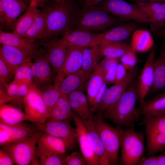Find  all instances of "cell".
Segmentation results:
<instances>
[{
	"label": "cell",
	"mask_w": 165,
	"mask_h": 165,
	"mask_svg": "<svg viewBox=\"0 0 165 165\" xmlns=\"http://www.w3.org/2000/svg\"><path fill=\"white\" fill-rule=\"evenodd\" d=\"M128 72V71L121 63H118L116 69L115 83L120 82L124 79Z\"/></svg>",
	"instance_id": "obj_48"
},
{
	"label": "cell",
	"mask_w": 165,
	"mask_h": 165,
	"mask_svg": "<svg viewBox=\"0 0 165 165\" xmlns=\"http://www.w3.org/2000/svg\"><path fill=\"white\" fill-rule=\"evenodd\" d=\"M84 48L69 47L68 54L61 69L57 73L54 85H57L63 79L68 75L81 71Z\"/></svg>",
	"instance_id": "obj_16"
},
{
	"label": "cell",
	"mask_w": 165,
	"mask_h": 165,
	"mask_svg": "<svg viewBox=\"0 0 165 165\" xmlns=\"http://www.w3.org/2000/svg\"><path fill=\"white\" fill-rule=\"evenodd\" d=\"M82 12L76 21L77 28L92 31L105 30L118 25L123 20L108 13L102 8L89 7Z\"/></svg>",
	"instance_id": "obj_6"
},
{
	"label": "cell",
	"mask_w": 165,
	"mask_h": 165,
	"mask_svg": "<svg viewBox=\"0 0 165 165\" xmlns=\"http://www.w3.org/2000/svg\"><path fill=\"white\" fill-rule=\"evenodd\" d=\"M164 4H165V1L164 2Z\"/></svg>",
	"instance_id": "obj_60"
},
{
	"label": "cell",
	"mask_w": 165,
	"mask_h": 165,
	"mask_svg": "<svg viewBox=\"0 0 165 165\" xmlns=\"http://www.w3.org/2000/svg\"><path fill=\"white\" fill-rule=\"evenodd\" d=\"M46 28V14L44 10L38 14L29 28L22 36L33 42L37 40L43 39Z\"/></svg>",
	"instance_id": "obj_35"
},
{
	"label": "cell",
	"mask_w": 165,
	"mask_h": 165,
	"mask_svg": "<svg viewBox=\"0 0 165 165\" xmlns=\"http://www.w3.org/2000/svg\"><path fill=\"white\" fill-rule=\"evenodd\" d=\"M56 3H60L66 1L65 0H54Z\"/></svg>",
	"instance_id": "obj_58"
},
{
	"label": "cell",
	"mask_w": 165,
	"mask_h": 165,
	"mask_svg": "<svg viewBox=\"0 0 165 165\" xmlns=\"http://www.w3.org/2000/svg\"><path fill=\"white\" fill-rule=\"evenodd\" d=\"M15 163L12 157L5 150L0 149V165H13Z\"/></svg>",
	"instance_id": "obj_50"
},
{
	"label": "cell",
	"mask_w": 165,
	"mask_h": 165,
	"mask_svg": "<svg viewBox=\"0 0 165 165\" xmlns=\"http://www.w3.org/2000/svg\"><path fill=\"white\" fill-rule=\"evenodd\" d=\"M5 9L6 17V26L12 27L18 16L28 8L24 0H2Z\"/></svg>",
	"instance_id": "obj_34"
},
{
	"label": "cell",
	"mask_w": 165,
	"mask_h": 165,
	"mask_svg": "<svg viewBox=\"0 0 165 165\" xmlns=\"http://www.w3.org/2000/svg\"><path fill=\"white\" fill-rule=\"evenodd\" d=\"M40 133L37 141L41 149L55 154L62 155L65 152V145L61 139L47 133Z\"/></svg>",
	"instance_id": "obj_30"
},
{
	"label": "cell",
	"mask_w": 165,
	"mask_h": 165,
	"mask_svg": "<svg viewBox=\"0 0 165 165\" xmlns=\"http://www.w3.org/2000/svg\"><path fill=\"white\" fill-rule=\"evenodd\" d=\"M154 81L149 92L154 93L165 90V48L161 50L153 64Z\"/></svg>",
	"instance_id": "obj_26"
},
{
	"label": "cell",
	"mask_w": 165,
	"mask_h": 165,
	"mask_svg": "<svg viewBox=\"0 0 165 165\" xmlns=\"http://www.w3.org/2000/svg\"><path fill=\"white\" fill-rule=\"evenodd\" d=\"M47 0H31L30 5L37 8L43 7Z\"/></svg>",
	"instance_id": "obj_55"
},
{
	"label": "cell",
	"mask_w": 165,
	"mask_h": 165,
	"mask_svg": "<svg viewBox=\"0 0 165 165\" xmlns=\"http://www.w3.org/2000/svg\"><path fill=\"white\" fill-rule=\"evenodd\" d=\"M0 105L11 101V99L7 94L2 89H0Z\"/></svg>",
	"instance_id": "obj_54"
},
{
	"label": "cell",
	"mask_w": 165,
	"mask_h": 165,
	"mask_svg": "<svg viewBox=\"0 0 165 165\" xmlns=\"http://www.w3.org/2000/svg\"><path fill=\"white\" fill-rule=\"evenodd\" d=\"M65 165H89L83 155L79 152H74L64 158Z\"/></svg>",
	"instance_id": "obj_42"
},
{
	"label": "cell",
	"mask_w": 165,
	"mask_h": 165,
	"mask_svg": "<svg viewBox=\"0 0 165 165\" xmlns=\"http://www.w3.org/2000/svg\"><path fill=\"white\" fill-rule=\"evenodd\" d=\"M31 84L19 83L17 93V102H20L23 105L24 98L28 93Z\"/></svg>",
	"instance_id": "obj_49"
},
{
	"label": "cell",
	"mask_w": 165,
	"mask_h": 165,
	"mask_svg": "<svg viewBox=\"0 0 165 165\" xmlns=\"http://www.w3.org/2000/svg\"><path fill=\"white\" fill-rule=\"evenodd\" d=\"M158 156L148 157H142L136 163V165H158Z\"/></svg>",
	"instance_id": "obj_51"
},
{
	"label": "cell",
	"mask_w": 165,
	"mask_h": 165,
	"mask_svg": "<svg viewBox=\"0 0 165 165\" xmlns=\"http://www.w3.org/2000/svg\"><path fill=\"white\" fill-rule=\"evenodd\" d=\"M61 155L43 151L38 147L35 151V156L38 159L39 165H65L64 158Z\"/></svg>",
	"instance_id": "obj_38"
},
{
	"label": "cell",
	"mask_w": 165,
	"mask_h": 165,
	"mask_svg": "<svg viewBox=\"0 0 165 165\" xmlns=\"http://www.w3.org/2000/svg\"><path fill=\"white\" fill-rule=\"evenodd\" d=\"M32 58L31 68L33 75V83L38 87L47 84L52 76L51 65L43 52L36 50Z\"/></svg>",
	"instance_id": "obj_15"
},
{
	"label": "cell",
	"mask_w": 165,
	"mask_h": 165,
	"mask_svg": "<svg viewBox=\"0 0 165 165\" xmlns=\"http://www.w3.org/2000/svg\"><path fill=\"white\" fill-rule=\"evenodd\" d=\"M87 81L81 71L68 75L63 79L56 86L59 89L62 95L67 96L75 91L82 92L84 84Z\"/></svg>",
	"instance_id": "obj_25"
},
{
	"label": "cell",
	"mask_w": 165,
	"mask_h": 165,
	"mask_svg": "<svg viewBox=\"0 0 165 165\" xmlns=\"http://www.w3.org/2000/svg\"><path fill=\"white\" fill-rule=\"evenodd\" d=\"M0 43L1 45L12 46L33 56L37 50L33 42L13 32L0 31Z\"/></svg>",
	"instance_id": "obj_22"
},
{
	"label": "cell",
	"mask_w": 165,
	"mask_h": 165,
	"mask_svg": "<svg viewBox=\"0 0 165 165\" xmlns=\"http://www.w3.org/2000/svg\"><path fill=\"white\" fill-rule=\"evenodd\" d=\"M61 38L68 47L81 48L98 46L102 42L98 33L79 28L67 31Z\"/></svg>",
	"instance_id": "obj_12"
},
{
	"label": "cell",
	"mask_w": 165,
	"mask_h": 165,
	"mask_svg": "<svg viewBox=\"0 0 165 165\" xmlns=\"http://www.w3.org/2000/svg\"><path fill=\"white\" fill-rule=\"evenodd\" d=\"M68 102L72 111L75 112L82 120L88 119L92 116L90 117L88 116L82 108L77 101L68 99Z\"/></svg>",
	"instance_id": "obj_45"
},
{
	"label": "cell",
	"mask_w": 165,
	"mask_h": 165,
	"mask_svg": "<svg viewBox=\"0 0 165 165\" xmlns=\"http://www.w3.org/2000/svg\"><path fill=\"white\" fill-rule=\"evenodd\" d=\"M44 86L43 90L41 91L42 97L50 112L57 103L62 94L58 87L54 85Z\"/></svg>",
	"instance_id": "obj_39"
},
{
	"label": "cell",
	"mask_w": 165,
	"mask_h": 165,
	"mask_svg": "<svg viewBox=\"0 0 165 165\" xmlns=\"http://www.w3.org/2000/svg\"><path fill=\"white\" fill-rule=\"evenodd\" d=\"M137 73V70L135 67L128 71L127 76L123 81L115 83L107 89L98 109L100 113H103L119 100L135 80Z\"/></svg>",
	"instance_id": "obj_13"
},
{
	"label": "cell",
	"mask_w": 165,
	"mask_h": 165,
	"mask_svg": "<svg viewBox=\"0 0 165 165\" xmlns=\"http://www.w3.org/2000/svg\"><path fill=\"white\" fill-rule=\"evenodd\" d=\"M0 21L1 24L6 25V14L2 0H0Z\"/></svg>",
	"instance_id": "obj_53"
},
{
	"label": "cell",
	"mask_w": 165,
	"mask_h": 165,
	"mask_svg": "<svg viewBox=\"0 0 165 165\" xmlns=\"http://www.w3.org/2000/svg\"><path fill=\"white\" fill-rule=\"evenodd\" d=\"M73 120L75 124L77 132L78 141L81 153L89 165H100L98 160L89 144L83 121L75 113H74Z\"/></svg>",
	"instance_id": "obj_20"
},
{
	"label": "cell",
	"mask_w": 165,
	"mask_h": 165,
	"mask_svg": "<svg viewBox=\"0 0 165 165\" xmlns=\"http://www.w3.org/2000/svg\"><path fill=\"white\" fill-rule=\"evenodd\" d=\"M32 56L20 50L9 46L1 45L0 46V58L5 62L13 74L16 69Z\"/></svg>",
	"instance_id": "obj_21"
},
{
	"label": "cell",
	"mask_w": 165,
	"mask_h": 165,
	"mask_svg": "<svg viewBox=\"0 0 165 165\" xmlns=\"http://www.w3.org/2000/svg\"><path fill=\"white\" fill-rule=\"evenodd\" d=\"M135 4L147 16L150 23L156 28H163L165 21V5L164 2L135 0Z\"/></svg>",
	"instance_id": "obj_17"
},
{
	"label": "cell",
	"mask_w": 165,
	"mask_h": 165,
	"mask_svg": "<svg viewBox=\"0 0 165 165\" xmlns=\"http://www.w3.org/2000/svg\"><path fill=\"white\" fill-rule=\"evenodd\" d=\"M16 141L5 130L0 128V145L2 146Z\"/></svg>",
	"instance_id": "obj_52"
},
{
	"label": "cell",
	"mask_w": 165,
	"mask_h": 165,
	"mask_svg": "<svg viewBox=\"0 0 165 165\" xmlns=\"http://www.w3.org/2000/svg\"><path fill=\"white\" fill-rule=\"evenodd\" d=\"M139 23L130 21L119 24L98 33L103 41L120 42L128 39L139 26Z\"/></svg>",
	"instance_id": "obj_19"
},
{
	"label": "cell",
	"mask_w": 165,
	"mask_h": 165,
	"mask_svg": "<svg viewBox=\"0 0 165 165\" xmlns=\"http://www.w3.org/2000/svg\"><path fill=\"white\" fill-rule=\"evenodd\" d=\"M82 120L89 144L98 160L100 165H109L105 148L95 128L92 116L88 119Z\"/></svg>",
	"instance_id": "obj_18"
},
{
	"label": "cell",
	"mask_w": 165,
	"mask_h": 165,
	"mask_svg": "<svg viewBox=\"0 0 165 165\" xmlns=\"http://www.w3.org/2000/svg\"><path fill=\"white\" fill-rule=\"evenodd\" d=\"M32 58H30L21 64L13 74L14 80L19 83H33L34 78L31 68Z\"/></svg>",
	"instance_id": "obj_37"
},
{
	"label": "cell",
	"mask_w": 165,
	"mask_h": 165,
	"mask_svg": "<svg viewBox=\"0 0 165 165\" xmlns=\"http://www.w3.org/2000/svg\"><path fill=\"white\" fill-rule=\"evenodd\" d=\"M118 63L112 59L104 61L101 64L104 82L107 84L115 83L116 67Z\"/></svg>",
	"instance_id": "obj_40"
},
{
	"label": "cell",
	"mask_w": 165,
	"mask_h": 165,
	"mask_svg": "<svg viewBox=\"0 0 165 165\" xmlns=\"http://www.w3.org/2000/svg\"><path fill=\"white\" fill-rule=\"evenodd\" d=\"M120 163L135 165L143 156L145 150L144 134L134 129H123L121 143Z\"/></svg>",
	"instance_id": "obj_5"
},
{
	"label": "cell",
	"mask_w": 165,
	"mask_h": 165,
	"mask_svg": "<svg viewBox=\"0 0 165 165\" xmlns=\"http://www.w3.org/2000/svg\"><path fill=\"white\" fill-rule=\"evenodd\" d=\"M38 130L57 137L64 143L67 149L72 150L78 141L76 129L69 122L49 121L42 124H36Z\"/></svg>",
	"instance_id": "obj_10"
},
{
	"label": "cell",
	"mask_w": 165,
	"mask_h": 165,
	"mask_svg": "<svg viewBox=\"0 0 165 165\" xmlns=\"http://www.w3.org/2000/svg\"><path fill=\"white\" fill-rule=\"evenodd\" d=\"M67 97L68 99L77 101L88 116L90 117L92 116L87 97L82 92L80 91H75L68 94Z\"/></svg>",
	"instance_id": "obj_41"
},
{
	"label": "cell",
	"mask_w": 165,
	"mask_h": 165,
	"mask_svg": "<svg viewBox=\"0 0 165 165\" xmlns=\"http://www.w3.org/2000/svg\"><path fill=\"white\" fill-rule=\"evenodd\" d=\"M135 80L119 100L101 114L103 118L109 119L116 126L134 129L141 115L136 107L138 97L137 83Z\"/></svg>",
	"instance_id": "obj_1"
},
{
	"label": "cell",
	"mask_w": 165,
	"mask_h": 165,
	"mask_svg": "<svg viewBox=\"0 0 165 165\" xmlns=\"http://www.w3.org/2000/svg\"><path fill=\"white\" fill-rule=\"evenodd\" d=\"M146 153L154 156L165 148V113L143 116Z\"/></svg>",
	"instance_id": "obj_4"
},
{
	"label": "cell",
	"mask_w": 165,
	"mask_h": 165,
	"mask_svg": "<svg viewBox=\"0 0 165 165\" xmlns=\"http://www.w3.org/2000/svg\"><path fill=\"white\" fill-rule=\"evenodd\" d=\"M147 1L164 2L165 0H141Z\"/></svg>",
	"instance_id": "obj_57"
},
{
	"label": "cell",
	"mask_w": 165,
	"mask_h": 165,
	"mask_svg": "<svg viewBox=\"0 0 165 165\" xmlns=\"http://www.w3.org/2000/svg\"><path fill=\"white\" fill-rule=\"evenodd\" d=\"M98 48L101 57L115 59L129 51H135L130 44L123 41H104L98 46Z\"/></svg>",
	"instance_id": "obj_23"
},
{
	"label": "cell",
	"mask_w": 165,
	"mask_h": 165,
	"mask_svg": "<svg viewBox=\"0 0 165 165\" xmlns=\"http://www.w3.org/2000/svg\"><path fill=\"white\" fill-rule=\"evenodd\" d=\"M131 45L136 51L147 52L153 47L154 42L150 32L144 29H137L131 35Z\"/></svg>",
	"instance_id": "obj_31"
},
{
	"label": "cell",
	"mask_w": 165,
	"mask_h": 165,
	"mask_svg": "<svg viewBox=\"0 0 165 165\" xmlns=\"http://www.w3.org/2000/svg\"></svg>",
	"instance_id": "obj_61"
},
{
	"label": "cell",
	"mask_w": 165,
	"mask_h": 165,
	"mask_svg": "<svg viewBox=\"0 0 165 165\" xmlns=\"http://www.w3.org/2000/svg\"><path fill=\"white\" fill-rule=\"evenodd\" d=\"M113 16L123 20H132L139 23H148L147 16L136 4L124 0H106L102 8Z\"/></svg>",
	"instance_id": "obj_9"
},
{
	"label": "cell",
	"mask_w": 165,
	"mask_h": 165,
	"mask_svg": "<svg viewBox=\"0 0 165 165\" xmlns=\"http://www.w3.org/2000/svg\"><path fill=\"white\" fill-rule=\"evenodd\" d=\"M19 85V83L13 80L5 87L6 92L10 97L11 101L17 102V93Z\"/></svg>",
	"instance_id": "obj_47"
},
{
	"label": "cell",
	"mask_w": 165,
	"mask_h": 165,
	"mask_svg": "<svg viewBox=\"0 0 165 165\" xmlns=\"http://www.w3.org/2000/svg\"><path fill=\"white\" fill-rule=\"evenodd\" d=\"M135 51H129L120 57L121 63L128 71L135 68L137 63Z\"/></svg>",
	"instance_id": "obj_43"
},
{
	"label": "cell",
	"mask_w": 165,
	"mask_h": 165,
	"mask_svg": "<svg viewBox=\"0 0 165 165\" xmlns=\"http://www.w3.org/2000/svg\"><path fill=\"white\" fill-rule=\"evenodd\" d=\"M23 105L30 121L35 125L45 123L49 117L50 111L43 101L41 90L34 83L24 98Z\"/></svg>",
	"instance_id": "obj_8"
},
{
	"label": "cell",
	"mask_w": 165,
	"mask_h": 165,
	"mask_svg": "<svg viewBox=\"0 0 165 165\" xmlns=\"http://www.w3.org/2000/svg\"><path fill=\"white\" fill-rule=\"evenodd\" d=\"M46 28L43 39L46 40L71 30L72 11L71 6L66 1L47 7Z\"/></svg>",
	"instance_id": "obj_2"
},
{
	"label": "cell",
	"mask_w": 165,
	"mask_h": 165,
	"mask_svg": "<svg viewBox=\"0 0 165 165\" xmlns=\"http://www.w3.org/2000/svg\"><path fill=\"white\" fill-rule=\"evenodd\" d=\"M0 128L6 131L16 141L24 139L32 136L38 132L36 129L22 123L8 125L0 123Z\"/></svg>",
	"instance_id": "obj_36"
},
{
	"label": "cell",
	"mask_w": 165,
	"mask_h": 165,
	"mask_svg": "<svg viewBox=\"0 0 165 165\" xmlns=\"http://www.w3.org/2000/svg\"><path fill=\"white\" fill-rule=\"evenodd\" d=\"M96 130L104 146L110 165H116L118 162L123 129L122 127H112L103 119L101 113L93 119Z\"/></svg>",
	"instance_id": "obj_3"
},
{
	"label": "cell",
	"mask_w": 165,
	"mask_h": 165,
	"mask_svg": "<svg viewBox=\"0 0 165 165\" xmlns=\"http://www.w3.org/2000/svg\"><path fill=\"white\" fill-rule=\"evenodd\" d=\"M104 82L102 69L98 64L87 81V97L90 109Z\"/></svg>",
	"instance_id": "obj_33"
},
{
	"label": "cell",
	"mask_w": 165,
	"mask_h": 165,
	"mask_svg": "<svg viewBox=\"0 0 165 165\" xmlns=\"http://www.w3.org/2000/svg\"><path fill=\"white\" fill-rule=\"evenodd\" d=\"M40 13L37 8L30 5L23 14L14 22L11 28L12 32L23 36Z\"/></svg>",
	"instance_id": "obj_29"
},
{
	"label": "cell",
	"mask_w": 165,
	"mask_h": 165,
	"mask_svg": "<svg viewBox=\"0 0 165 165\" xmlns=\"http://www.w3.org/2000/svg\"><path fill=\"white\" fill-rule=\"evenodd\" d=\"M47 40L41 49L57 73L61 69L68 54L69 47L63 40L54 36Z\"/></svg>",
	"instance_id": "obj_11"
},
{
	"label": "cell",
	"mask_w": 165,
	"mask_h": 165,
	"mask_svg": "<svg viewBox=\"0 0 165 165\" xmlns=\"http://www.w3.org/2000/svg\"><path fill=\"white\" fill-rule=\"evenodd\" d=\"M156 48L153 49L149 54L142 70L137 84L138 100L140 104L145 101L154 81L153 64Z\"/></svg>",
	"instance_id": "obj_14"
},
{
	"label": "cell",
	"mask_w": 165,
	"mask_h": 165,
	"mask_svg": "<svg viewBox=\"0 0 165 165\" xmlns=\"http://www.w3.org/2000/svg\"><path fill=\"white\" fill-rule=\"evenodd\" d=\"M101 57L98 46L84 49L81 71L87 80L98 66V61Z\"/></svg>",
	"instance_id": "obj_32"
},
{
	"label": "cell",
	"mask_w": 165,
	"mask_h": 165,
	"mask_svg": "<svg viewBox=\"0 0 165 165\" xmlns=\"http://www.w3.org/2000/svg\"><path fill=\"white\" fill-rule=\"evenodd\" d=\"M26 120L30 121L29 117L20 109L5 103L0 105V123L13 125Z\"/></svg>",
	"instance_id": "obj_24"
},
{
	"label": "cell",
	"mask_w": 165,
	"mask_h": 165,
	"mask_svg": "<svg viewBox=\"0 0 165 165\" xmlns=\"http://www.w3.org/2000/svg\"><path fill=\"white\" fill-rule=\"evenodd\" d=\"M107 89V84L104 82L99 91L96 96L90 109L92 113L98 110Z\"/></svg>",
	"instance_id": "obj_46"
},
{
	"label": "cell",
	"mask_w": 165,
	"mask_h": 165,
	"mask_svg": "<svg viewBox=\"0 0 165 165\" xmlns=\"http://www.w3.org/2000/svg\"><path fill=\"white\" fill-rule=\"evenodd\" d=\"M141 115L146 116L165 113V90L145 101L137 108Z\"/></svg>",
	"instance_id": "obj_27"
},
{
	"label": "cell",
	"mask_w": 165,
	"mask_h": 165,
	"mask_svg": "<svg viewBox=\"0 0 165 165\" xmlns=\"http://www.w3.org/2000/svg\"><path fill=\"white\" fill-rule=\"evenodd\" d=\"M40 133L2 146L17 165H39L35 156L36 145Z\"/></svg>",
	"instance_id": "obj_7"
},
{
	"label": "cell",
	"mask_w": 165,
	"mask_h": 165,
	"mask_svg": "<svg viewBox=\"0 0 165 165\" xmlns=\"http://www.w3.org/2000/svg\"><path fill=\"white\" fill-rule=\"evenodd\" d=\"M13 75L10 69L5 63L0 58V82L1 86L5 88L8 84L7 82Z\"/></svg>",
	"instance_id": "obj_44"
},
{
	"label": "cell",
	"mask_w": 165,
	"mask_h": 165,
	"mask_svg": "<svg viewBox=\"0 0 165 165\" xmlns=\"http://www.w3.org/2000/svg\"><path fill=\"white\" fill-rule=\"evenodd\" d=\"M74 113L69 103L67 96L62 95L56 105L50 111L49 121L69 122L73 119Z\"/></svg>",
	"instance_id": "obj_28"
},
{
	"label": "cell",
	"mask_w": 165,
	"mask_h": 165,
	"mask_svg": "<svg viewBox=\"0 0 165 165\" xmlns=\"http://www.w3.org/2000/svg\"><path fill=\"white\" fill-rule=\"evenodd\" d=\"M103 0H82L83 2L87 7H93Z\"/></svg>",
	"instance_id": "obj_56"
},
{
	"label": "cell",
	"mask_w": 165,
	"mask_h": 165,
	"mask_svg": "<svg viewBox=\"0 0 165 165\" xmlns=\"http://www.w3.org/2000/svg\"><path fill=\"white\" fill-rule=\"evenodd\" d=\"M26 3L30 2L31 0H24Z\"/></svg>",
	"instance_id": "obj_59"
}]
</instances>
